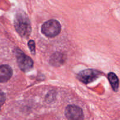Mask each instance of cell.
<instances>
[{"mask_svg":"<svg viewBox=\"0 0 120 120\" xmlns=\"http://www.w3.org/2000/svg\"><path fill=\"white\" fill-rule=\"evenodd\" d=\"M65 59V55L64 54L60 52H56L50 58V62L54 66H59L64 63Z\"/></svg>","mask_w":120,"mask_h":120,"instance_id":"7","label":"cell"},{"mask_svg":"<svg viewBox=\"0 0 120 120\" xmlns=\"http://www.w3.org/2000/svg\"><path fill=\"white\" fill-rule=\"evenodd\" d=\"M16 52L17 62L21 70L26 72L31 69L34 64L32 60L29 56H27L24 53L21 51V50H17Z\"/></svg>","mask_w":120,"mask_h":120,"instance_id":"3","label":"cell"},{"mask_svg":"<svg viewBox=\"0 0 120 120\" xmlns=\"http://www.w3.org/2000/svg\"><path fill=\"white\" fill-rule=\"evenodd\" d=\"M65 115L68 120H83L84 119V114L82 108L73 105H70L66 107Z\"/></svg>","mask_w":120,"mask_h":120,"instance_id":"5","label":"cell"},{"mask_svg":"<svg viewBox=\"0 0 120 120\" xmlns=\"http://www.w3.org/2000/svg\"><path fill=\"white\" fill-rule=\"evenodd\" d=\"M61 31L60 24L55 20L46 21L42 27V32L48 37H55L57 36Z\"/></svg>","mask_w":120,"mask_h":120,"instance_id":"2","label":"cell"},{"mask_svg":"<svg viewBox=\"0 0 120 120\" xmlns=\"http://www.w3.org/2000/svg\"><path fill=\"white\" fill-rule=\"evenodd\" d=\"M101 75L99 71L95 69H85L80 72L77 75L78 80L84 84H89L98 78Z\"/></svg>","mask_w":120,"mask_h":120,"instance_id":"4","label":"cell"},{"mask_svg":"<svg viewBox=\"0 0 120 120\" xmlns=\"http://www.w3.org/2000/svg\"><path fill=\"white\" fill-rule=\"evenodd\" d=\"M108 78L113 90L114 91H117L119 87V80L117 75L114 73L110 72L108 75Z\"/></svg>","mask_w":120,"mask_h":120,"instance_id":"8","label":"cell"},{"mask_svg":"<svg viewBox=\"0 0 120 120\" xmlns=\"http://www.w3.org/2000/svg\"><path fill=\"white\" fill-rule=\"evenodd\" d=\"M12 69L8 65L0 66V82H7L12 75Z\"/></svg>","mask_w":120,"mask_h":120,"instance_id":"6","label":"cell"},{"mask_svg":"<svg viewBox=\"0 0 120 120\" xmlns=\"http://www.w3.org/2000/svg\"><path fill=\"white\" fill-rule=\"evenodd\" d=\"M5 101V96L4 94L0 92V106L2 105Z\"/></svg>","mask_w":120,"mask_h":120,"instance_id":"10","label":"cell"},{"mask_svg":"<svg viewBox=\"0 0 120 120\" xmlns=\"http://www.w3.org/2000/svg\"><path fill=\"white\" fill-rule=\"evenodd\" d=\"M28 46L30 49V51L33 54H35V42L33 40H30L28 42Z\"/></svg>","mask_w":120,"mask_h":120,"instance_id":"9","label":"cell"},{"mask_svg":"<svg viewBox=\"0 0 120 120\" xmlns=\"http://www.w3.org/2000/svg\"><path fill=\"white\" fill-rule=\"evenodd\" d=\"M16 31L22 37H28L31 32L30 21L24 12H18L14 20Z\"/></svg>","mask_w":120,"mask_h":120,"instance_id":"1","label":"cell"}]
</instances>
